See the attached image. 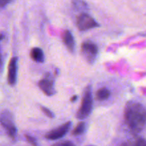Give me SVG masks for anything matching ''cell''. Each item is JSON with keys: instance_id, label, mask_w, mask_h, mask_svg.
Segmentation results:
<instances>
[{"instance_id": "obj_1", "label": "cell", "mask_w": 146, "mask_h": 146, "mask_svg": "<svg viewBox=\"0 0 146 146\" xmlns=\"http://www.w3.org/2000/svg\"><path fill=\"white\" fill-rule=\"evenodd\" d=\"M125 121L134 133L141 132L146 126V108L141 104L129 101L125 108Z\"/></svg>"}, {"instance_id": "obj_2", "label": "cell", "mask_w": 146, "mask_h": 146, "mask_svg": "<svg viewBox=\"0 0 146 146\" xmlns=\"http://www.w3.org/2000/svg\"><path fill=\"white\" fill-rule=\"evenodd\" d=\"M93 108V96L91 86H88L84 91V97L80 108L77 112V118L78 119L86 118L91 114Z\"/></svg>"}, {"instance_id": "obj_3", "label": "cell", "mask_w": 146, "mask_h": 146, "mask_svg": "<svg viewBox=\"0 0 146 146\" xmlns=\"http://www.w3.org/2000/svg\"><path fill=\"white\" fill-rule=\"evenodd\" d=\"M0 123L6 130L7 134L11 138L14 139L17 134V129L14 125V118L11 112L7 110L2 111L0 114Z\"/></svg>"}, {"instance_id": "obj_4", "label": "cell", "mask_w": 146, "mask_h": 146, "mask_svg": "<svg viewBox=\"0 0 146 146\" xmlns=\"http://www.w3.org/2000/svg\"><path fill=\"white\" fill-rule=\"evenodd\" d=\"M81 51L86 60L89 64H94L98 54V48L95 43L86 41L81 45Z\"/></svg>"}, {"instance_id": "obj_5", "label": "cell", "mask_w": 146, "mask_h": 146, "mask_svg": "<svg viewBox=\"0 0 146 146\" xmlns=\"http://www.w3.org/2000/svg\"><path fill=\"white\" fill-rule=\"evenodd\" d=\"M76 24L80 31H87L100 27L99 24L97 23V21L91 15L86 13H81L77 17Z\"/></svg>"}, {"instance_id": "obj_6", "label": "cell", "mask_w": 146, "mask_h": 146, "mask_svg": "<svg viewBox=\"0 0 146 146\" xmlns=\"http://www.w3.org/2000/svg\"><path fill=\"white\" fill-rule=\"evenodd\" d=\"M71 126V122H67L64 125L52 130L50 132L46 134L45 137L46 139L51 141H56V140L61 139L68 132Z\"/></svg>"}, {"instance_id": "obj_7", "label": "cell", "mask_w": 146, "mask_h": 146, "mask_svg": "<svg viewBox=\"0 0 146 146\" xmlns=\"http://www.w3.org/2000/svg\"><path fill=\"white\" fill-rule=\"evenodd\" d=\"M17 69H18V58L14 56L11 58L9 64L7 79L9 85L14 86L17 82Z\"/></svg>"}, {"instance_id": "obj_8", "label": "cell", "mask_w": 146, "mask_h": 146, "mask_svg": "<svg viewBox=\"0 0 146 146\" xmlns=\"http://www.w3.org/2000/svg\"><path fill=\"white\" fill-rule=\"evenodd\" d=\"M38 86L46 95L52 96L55 94L54 80L50 77H46L39 81Z\"/></svg>"}, {"instance_id": "obj_9", "label": "cell", "mask_w": 146, "mask_h": 146, "mask_svg": "<svg viewBox=\"0 0 146 146\" xmlns=\"http://www.w3.org/2000/svg\"><path fill=\"white\" fill-rule=\"evenodd\" d=\"M63 42L70 52L73 53L75 51V40L74 36L69 30H66L63 34Z\"/></svg>"}, {"instance_id": "obj_10", "label": "cell", "mask_w": 146, "mask_h": 146, "mask_svg": "<svg viewBox=\"0 0 146 146\" xmlns=\"http://www.w3.org/2000/svg\"><path fill=\"white\" fill-rule=\"evenodd\" d=\"M30 56L33 61L38 63H43L44 61V54L42 49L38 47H34L30 52Z\"/></svg>"}, {"instance_id": "obj_11", "label": "cell", "mask_w": 146, "mask_h": 146, "mask_svg": "<svg viewBox=\"0 0 146 146\" xmlns=\"http://www.w3.org/2000/svg\"><path fill=\"white\" fill-rule=\"evenodd\" d=\"M111 95V92L107 88H101L96 92V98L98 101H105L108 99Z\"/></svg>"}, {"instance_id": "obj_12", "label": "cell", "mask_w": 146, "mask_h": 146, "mask_svg": "<svg viewBox=\"0 0 146 146\" xmlns=\"http://www.w3.org/2000/svg\"><path fill=\"white\" fill-rule=\"evenodd\" d=\"M86 123L84 122H81L80 123H78V125H76L75 128L73 131L72 133L73 135H81V134L84 133L86 131Z\"/></svg>"}, {"instance_id": "obj_13", "label": "cell", "mask_w": 146, "mask_h": 146, "mask_svg": "<svg viewBox=\"0 0 146 146\" xmlns=\"http://www.w3.org/2000/svg\"><path fill=\"white\" fill-rule=\"evenodd\" d=\"M73 3H74V7L77 9H85L86 8H87L86 4L83 0H73Z\"/></svg>"}, {"instance_id": "obj_14", "label": "cell", "mask_w": 146, "mask_h": 146, "mask_svg": "<svg viewBox=\"0 0 146 146\" xmlns=\"http://www.w3.org/2000/svg\"><path fill=\"white\" fill-rule=\"evenodd\" d=\"M41 111H43V113H44L45 114L47 117H48V118H54V114L53 113L51 112V111H50L48 108H46V107H44V106H41Z\"/></svg>"}, {"instance_id": "obj_15", "label": "cell", "mask_w": 146, "mask_h": 146, "mask_svg": "<svg viewBox=\"0 0 146 146\" xmlns=\"http://www.w3.org/2000/svg\"><path fill=\"white\" fill-rule=\"evenodd\" d=\"M25 137L26 138H27V141L29 143L31 144V145H37L36 141V140L34 139L33 137L30 136V135H26Z\"/></svg>"}, {"instance_id": "obj_16", "label": "cell", "mask_w": 146, "mask_h": 146, "mask_svg": "<svg viewBox=\"0 0 146 146\" xmlns=\"http://www.w3.org/2000/svg\"><path fill=\"white\" fill-rule=\"evenodd\" d=\"M133 145L138 146H146V141L143 139H138L135 141Z\"/></svg>"}, {"instance_id": "obj_17", "label": "cell", "mask_w": 146, "mask_h": 146, "mask_svg": "<svg viewBox=\"0 0 146 146\" xmlns=\"http://www.w3.org/2000/svg\"><path fill=\"white\" fill-rule=\"evenodd\" d=\"M55 145H60V146H72V145H74V144L73 143L70 142V141H66V142L58 143H56Z\"/></svg>"}, {"instance_id": "obj_18", "label": "cell", "mask_w": 146, "mask_h": 146, "mask_svg": "<svg viewBox=\"0 0 146 146\" xmlns=\"http://www.w3.org/2000/svg\"><path fill=\"white\" fill-rule=\"evenodd\" d=\"M4 38V36L3 34H0V41ZM2 66V56H1V48H0V68Z\"/></svg>"}, {"instance_id": "obj_19", "label": "cell", "mask_w": 146, "mask_h": 146, "mask_svg": "<svg viewBox=\"0 0 146 146\" xmlns=\"http://www.w3.org/2000/svg\"><path fill=\"white\" fill-rule=\"evenodd\" d=\"M11 1V0H0V7H4Z\"/></svg>"}, {"instance_id": "obj_20", "label": "cell", "mask_w": 146, "mask_h": 146, "mask_svg": "<svg viewBox=\"0 0 146 146\" xmlns=\"http://www.w3.org/2000/svg\"><path fill=\"white\" fill-rule=\"evenodd\" d=\"M77 99H78V96H73V97H71V102H75V101H77Z\"/></svg>"}]
</instances>
